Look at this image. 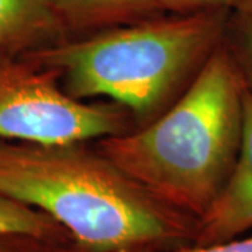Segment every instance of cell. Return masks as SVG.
<instances>
[{
  "label": "cell",
  "mask_w": 252,
  "mask_h": 252,
  "mask_svg": "<svg viewBox=\"0 0 252 252\" xmlns=\"http://www.w3.org/2000/svg\"><path fill=\"white\" fill-rule=\"evenodd\" d=\"M0 192L54 217L79 252L172 251L198 235V217L144 188L94 140L0 139Z\"/></svg>",
  "instance_id": "obj_1"
},
{
  "label": "cell",
  "mask_w": 252,
  "mask_h": 252,
  "mask_svg": "<svg viewBox=\"0 0 252 252\" xmlns=\"http://www.w3.org/2000/svg\"><path fill=\"white\" fill-rule=\"evenodd\" d=\"M244 97L243 79L223 42L164 114L94 144L144 188L200 220L234 170Z\"/></svg>",
  "instance_id": "obj_2"
},
{
  "label": "cell",
  "mask_w": 252,
  "mask_h": 252,
  "mask_svg": "<svg viewBox=\"0 0 252 252\" xmlns=\"http://www.w3.org/2000/svg\"><path fill=\"white\" fill-rule=\"evenodd\" d=\"M230 10L172 14L108 28L26 52L59 74L70 97L105 98L136 129L164 114L223 44Z\"/></svg>",
  "instance_id": "obj_3"
},
{
  "label": "cell",
  "mask_w": 252,
  "mask_h": 252,
  "mask_svg": "<svg viewBox=\"0 0 252 252\" xmlns=\"http://www.w3.org/2000/svg\"><path fill=\"white\" fill-rule=\"evenodd\" d=\"M136 129L112 101L70 97L59 74L26 52L0 51V139L32 143L93 142Z\"/></svg>",
  "instance_id": "obj_4"
},
{
  "label": "cell",
  "mask_w": 252,
  "mask_h": 252,
  "mask_svg": "<svg viewBox=\"0 0 252 252\" xmlns=\"http://www.w3.org/2000/svg\"><path fill=\"white\" fill-rule=\"evenodd\" d=\"M252 230V95L245 89L244 127L234 170L220 195L199 220L193 245L243 237Z\"/></svg>",
  "instance_id": "obj_5"
},
{
  "label": "cell",
  "mask_w": 252,
  "mask_h": 252,
  "mask_svg": "<svg viewBox=\"0 0 252 252\" xmlns=\"http://www.w3.org/2000/svg\"><path fill=\"white\" fill-rule=\"evenodd\" d=\"M64 39L52 0H0V51L31 52Z\"/></svg>",
  "instance_id": "obj_6"
},
{
  "label": "cell",
  "mask_w": 252,
  "mask_h": 252,
  "mask_svg": "<svg viewBox=\"0 0 252 252\" xmlns=\"http://www.w3.org/2000/svg\"><path fill=\"white\" fill-rule=\"evenodd\" d=\"M67 38L165 14L158 0H52Z\"/></svg>",
  "instance_id": "obj_7"
},
{
  "label": "cell",
  "mask_w": 252,
  "mask_h": 252,
  "mask_svg": "<svg viewBox=\"0 0 252 252\" xmlns=\"http://www.w3.org/2000/svg\"><path fill=\"white\" fill-rule=\"evenodd\" d=\"M7 234L32 235L49 241L72 243L69 231L54 217L0 192V235Z\"/></svg>",
  "instance_id": "obj_8"
},
{
  "label": "cell",
  "mask_w": 252,
  "mask_h": 252,
  "mask_svg": "<svg viewBox=\"0 0 252 252\" xmlns=\"http://www.w3.org/2000/svg\"><path fill=\"white\" fill-rule=\"evenodd\" d=\"M223 42L252 95V0H244L230 10Z\"/></svg>",
  "instance_id": "obj_9"
},
{
  "label": "cell",
  "mask_w": 252,
  "mask_h": 252,
  "mask_svg": "<svg viewBox=\"0 0 252 252\" xmlns=\"http://www.w3.org/2000/svg\"><path fill=\"white\" fill-rule=\"evenodd\" d=\"M0 252H79L72 243H58L32 235H0Z\"/></svg>",
  "instance_id": "obj_10"
},
{
  "label": "cell",
  "mask_w": 252,
  "mask_h": 252,
  "mask_svg": "<svg viewBox=\"0 0 252 252\" xmlns=\"http://www.w3.org/2000/svg\"><path fill=\"white\" fill-rule=\"evenodd\" d=\"M167 13L188 14L205 10H233L244 0H158Z\"/></svg>",
  "instance_id": "obj_11"
},
{
  "label": "cell",
  "mask_w": 252,
  "mask_h": 252,
  "mask_svg": "<svg viewBox=\"0 0 252 252\" xmlns=\"http://www.w3.org/2000/svg\"><path fill=\"white\" fill-rule=\"evenodd\" d=\"M130 252H162L153 250H137ZM164 252H252V237H237L221 243L209 244V245H187L172 251Z\"/></svg>",
  "instance_id": "obj_12"
}]
</instances>
